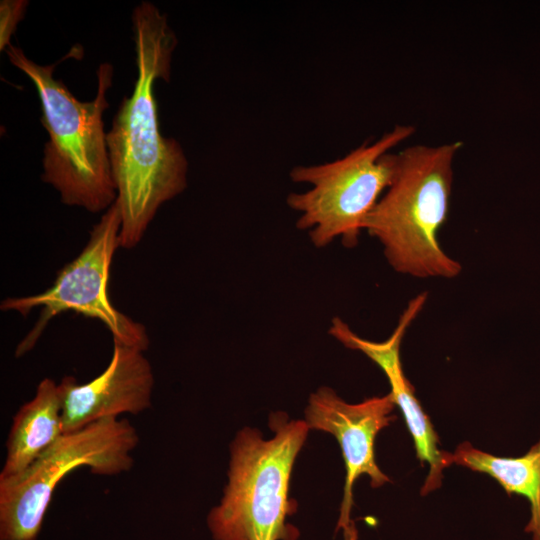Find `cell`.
<instances>
[{"label": "cell", "mask_w": 540, "mask_h": 540, "mask_svg": "<svg viewBox=\"0 0 540 540\" xmlns=\"http://www.w3.org/2000/svg\"><path fill=\"white\" fill-rule=\"evenodd\" d=\"M137 77L107 132V148L121 212L120 247H136L158 209L187 187L181 144L161 134L154 84L169 81L177 38L166 14L142 1L132 12Z\"/></svg>", "instance_id": "1"}, {"label": "cell", "mask_w": 540, "mask_h": 540, "mask_svg": "<svg viewBox=\"0 0 540 540\" xmlns=\"http://www.w3.org/2000/svg\"><path fill=\"white\" fill-rule=\"evenodd\" d=\"M4 52L33 82L40 99L41 123L49 136L43 149L42 181L59 193L65 205L91 213L106 211L117 198L103 122L113 66L104 62L98 67L94 99L80 101L54 77L55 65H40L12 44Z\"/></svg>", "instance_id": "2"}, {"label": "cell", "mask_w": 540, "mask_h": 540, "mask_svg": "<svg viewBox=\"0 0 540 540\" xmlns=\"http://www.w3.org/2000/svg\"><path fill=\"white\" fill-rule=\"evenodd\" d=\"M461 145H414L396 153L392 181L364 224L396 272L447 279L461 272L438 238L449 213L452 164Z\"/></svg>", "instance_id": "3"}, {"label": "cell", "mask_w": 540, "mask_h": 540, "mask_svg": "<svg viewBox=\"0 0 540 540\" xmlns=\"http://www.w3.org/2000/svg\"><path fill=\"white\" fill-rule=\"evenodd\" d=\"M275 435L265 440L255 429L238 432L230 452L228 484L211 509L207 525L213 540H296L286 523L296 504L288 499L295 459L309 432L305 421L272 415Z\"/></svg>", "instance_id": "4"}, {"label": "cell", "mask_w": 540, "mask_h": 540, "mask_svg": "<svg viewBox=\"0 0 540 540\" xmlns=\"http://www.w3.org/2000/svg\"><path fill=\"white\" fill-rule=\"evenodd\" d=\"M413 133L410 125H396L376 141L364 142L341 158L291 169L293 182L310 184L311 188L290 193L286 202L300 214L296 227L308 230L315 247H326L335 239L346 247L358 244L368 215L392 181L396 153L390 150Z\"/></svg>", "instance_id": "5"}, {"label": "cell", "mask_w": 540, "mask_h": 540, "mask_svg": "<svg viewBox=\"0 0 540 540\" xmlns=\"http://www.w3.org/2000/svg\"><path fill=\"white\" fill-rule=\"evenodd\" d=\"M136 429L127 419L105 418L63 433L24 472L0 480V540H36L58 483L87 466L114 476L134 465Z\"/></svg>", "instance_id": "6"}, {"label": "cell", "mask_w": 540, "mask_h": 540, "mask_svg": "<svg viewBox=\"0 0 540 540\" xmlns=\"http://www.w3.org/2000/svg\"><path fill=\"white\" fill-rule=\"evenodd\" d=\"M121 221L120 207L115 201L93 226L83 250L58 272L48 289L35 295L9 297L1 302L2 311H14L23 316L35 308L41 309L34 327L18 344L16 357L29 352L48 323L68 311L101 321L114 342L143 352L148 349L150 341L146 328L118 311L108 296L110 268L120 247Z\"/></svg>", "instance_id": "7"}, {"label": "cell", "mask_w": 540, "mask_h": 540, "mask_svg": "<svg viewBox=\"0 0 540 540\" xmlns=\"http://www.w3.org/2000/svg\"><path fill=\"white\" fill-rule=\"evenodd\" d=\"M395 405L390 393L358 404L345 402L328 387H321L310 395L305 422L309 429L335 436L342 451L346 480L338 528L344 529L347 540H356L350 526L352 489L356 479L368 475L373 488L390 481L376 464L374 444L380 430L395 420L396 417L391 415Z\"/></svg>", "instance_id": "8"}, {"label": "cell", "mask_w": 540, "mask_h": 540, "mask_svg": "<svg viewBox=\"0 0 540 540\" xmlns=\"http://www.w3.org/2000/svg\"><path fill=\"white\" fill-rule=\"evenodd\" d=\"M153 387L152 367L144 352L113 341L111 360L100 375L84 384L65 376L58 384L63 433L149 409Z\"/></svg>", "instance_id": "9"}, {"label": "cell", "mask_w": 540, "mask_h": 540, "mask_svg": "<svg viewBox=\"0 0 540 540\" xmlns=\"http://www.w3.org/2000/svg\"><path fill=\"white\" fill-rule=\"evenodd\" d=\"M427 296L426 292H422L410 300L395 330L388 339L382 342H374L358 336L339 317L331 320L328 330V333L345 347L361 351L385 373L391 387L390 394L395 404L401 409L412 435L416 455L422 464H429V473L421 489L422 495H427L439 488L443 470L453 464L452 454L438 448V436L414 394V387L403 372L400 359L402 339L410 324L422 310Z\"/></svg>", "instance_id": "10"}, {"label": "cell", "mask_w": 540, "mask_h": 540, "mask_svg": "<svg viewBox=\"0 0 540 540\" xmlns=\"http://www.w3.org/2000/svg\"><path fill=\"white\" fill-rule=\"evenodd\" d=\"M63 434L58 384L45 378L34 397L14 415L6 442V458L0 480L24 472Z\"/></svg>", "instance_id": "11"}, {"label": "cell", "mask_w": 540, "mask_h": 540, "mask_svg": "<svg viewBox=\"0 0 540 540\" xmlns=\"http://www.w3.org/2000/svg\"><path fill=\"white\" fill-rule=\"evenodd\" d=\"M452 462L493 477L507 492L525 497L531 516L525 531L540 540V439L521 457H498L463 442L452 454Z\"/></svg>", "instance_id": "12"}, {"label": "cell", "mask_w": 540, "mask_h": 540, "mask_svg": "<svg viewBox=\"0 0 540 540\" xmlns=\"http://www.w3.org/2000/svg\"><path fill=\"white\" fill-rule=\"evenodd\" d=\"M28 1L2 0L0 2V49L5 51L11 45L10 39L18 23L23 19Z\"/></svg>", "instance_id": "13"}]
</instances>
